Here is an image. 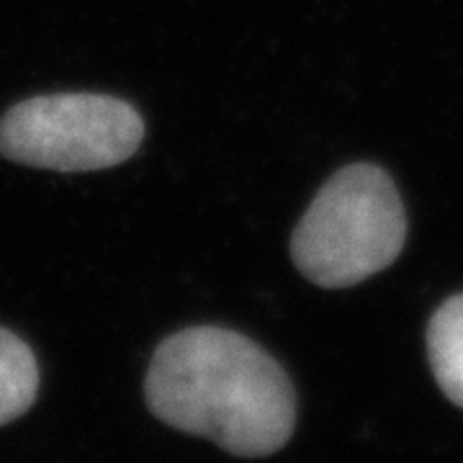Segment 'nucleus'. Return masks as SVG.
<instances>
[{
	"label": "nucleus",
	"instance_id": "39448f33",
	"mask_svg": "<svg viewBox=\"0 0 463 463\" xmlns=\"http://www.w3.org/2000/svg\"><path fill=\"white\" fill-rule=\"evenodd\" d=\"M39 394V364L18 335L0 327V425L32 410Z\"/></svg>",
	"mask_w": 463,
	"mask_h": 463
},
{
	"label": "nucleus",
	"instance_id": "f03ea898",
	"mask_svg": "<svg viewBox=\"0 0 463 463\" xmlns=\"http://www.w3.org/2000/svg\"><path fill=\"white\" fill-rule=\"evenodd\" d=\"M404 237L407 216L392 178L376 165H350L301 216L291 255L304 279L343 288L394 263Z\"/></svg>",
	"mask_w": 463,
	"mask_h": 463
},
{
	"label": "nucleus",
	"instance_id": "20e7f679",
	"mask_svg": "<svg viewBox=\"0 0 463 463\" xmlns=\"http://www.w3.org/2000/svg\"><path fill=\"white\" fill-rule=\"evenodd\" d=\"M428 353L438 386L463 410V294L448 298L428 330Z\"/></svg>",
	"mask_w": 463,
	"mask_h": 463
},
{
	"label": "nucleus",
	"instance_id": "7ed1b4c3",
	"mask_svg": "<svg viewBox=\"0 0 463 463\" xmlns=\"http://www.w3.org/2000/svg\"><path fill=\"white\" fill-rule=\"evenodd\" d=\"M145 139V118L103 93H52L21 100L0 118V155L29 167L90 173L121 165Z\"/></svg>",
	"mask_w": 463,
	"mask_h": 463
},
{
	"label": "nucleus",
	"instance_id": "f257e3e1",
	"mask_svg": "<svg viewBox=\"0 0 463 463\" xmlns=\"http://www.w3.org/2000/svg\"><path fill=\"white\" fill-rule=\"evenodd\" d=\"M145 397L165 425L245 458L276 453L297 422L286 371L258 343L224 327L165 337L149 361Z\"/></svg>",
	"mask_w": 463,
	"mask_h": 463
}]
</instances>
